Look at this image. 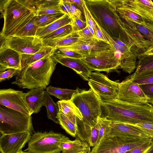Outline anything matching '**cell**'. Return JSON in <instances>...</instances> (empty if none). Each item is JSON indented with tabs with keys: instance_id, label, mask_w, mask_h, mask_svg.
Returning a JSON list of instances; mask_svg holds the SVG:
<instances>
[{
	"instance_id": "6da1fadb",
	"label": "cell",
	"mask_w": 153,
	"mask_h": 153,
	"mask_svg": "<svg viewBox=\"0 0 153 153\" xmlns=\"http://www.w3.org/2000/svg\"><path fill=\"white\" fill-rule=\"evenodd\" d=\"M70 100L78 108L82 119L76 123V138L90 148V138L92 128L97 124L102 114V101L91 89L88 90L76 88Z\"/></svg>"
},
{
	"instance_id": "7a4b0ae2",
	"label": "cell",
	"mask_w": 153,
	"mask_h": 153,
	"mask_svg": "<svg viewBox=\"0 0 153 153\" xmlns=\"http://www.w3.org/2000/svg\"><path fill=\"white\" fill-rule=\"evenodd\" d=\"M94 21L113 39L120 40L132 49V44L124 22L108 0H85Z\"/></svg>"
},
{
	"instance_id": "3957f363",
	"label": "cell",
	"mask_w": 153,
	"mask_h": 153,
	"mask_svg": "<svg viewBox=\"0 0 153 153\" xmlns=\"http://www.w3.org/2000/svg\"><path fill=\"white\" fill-rule=\"evenodd\" d=\"M0 4L4 19L0 35L5 38L15 36L37 15L35 0H4Z\"/></svg>"
},
{
	"instance_id": "277c9868",
	"label": "cell",
	"mask_w": 153,
	"mask_h": 153,
	"mask_svg": "<svg viewBox=\"0 0 153 153\" xmlns=\"http://www.w3.org/2000/svg\"><path fill=\"white\" fill-rule=\"evenodd\" d=\"M101 117L112 122L133 125L145 122L153 123V106L133 105L117 99L103 102Z\"/></svg>"
},
{
	"instance_id": "5b68a950",
	"label": "cell",
	"mask_w": 153,
	"mask_h": 153,
	"mask_svg": "<svg viewBox=\"0 0 153 153\" xmlns=\"http://www.w3.org/2000/svg\"><path fill=\"white\" fill-rule=\"evenodd\" d=\"M54 52L22 68L12 84L22 89H46L57 63L53 57Z\"/></svg>"
},
{
	"instance_id": "8992f818",
	"label": "cell",
	"mask_w": 153,
	"mask_h": 153,
	"mask_svg": "<svg viewBox=\"0 0 153 153\" xmlns=\"http://www.w3.org/2000/svg\"><path fill=\"white\" fill-rule=\"evenodd\" d=\"M31 116L0 104V132L7 134L33 130Z\"/></svg>"
},
{
	"instance_id": "52a82bcc",
	"label": "cell",
	"mask_w": 153,
	"mask_h": 153,
	"mask_svg": "<svg viewBox=\"0 0 153 153\" xmlns=\"http://www.w3.org/2000/svg\"><path fill=\"white\" fill-rule=\"evenodd\" d=\"M67 137L52 131L35 132L31 136L25 151L30 153H60V143Z\"/></svg>"
},
{
	"instance_id": "ba28073f",
	"label": "cell",
	"mask_w": 153,
	"mask_h": 153,
	"mask_svg": "<svg viewBox=\"0 0 153 153\" xmlns=\"http://www.w3.org/2000/svg\"><path fill=\"white\" fill-rule=\"evenodd\" d=\"M112 47L101 51L82 55L80 59L92 71L109 72L119 68L120 60Z\"/></svg>"
},
{
	"instance_id": "9c48e42d",
	"label": "cell",
	"mask_w": 153,
	"mask_h": 153,
	"mask_svg": "<svg viewBox=\"0 0 153 153\" xmlns=\"http://www.w3.org/2000/svg\"><path fill=\"white\" fill-rule=\"evenodd\" d=\"M151 138L137 139L108 137L97 146L93 147L91 153H126L148 142Z\"/></svg>"
},
{
	"instance_id": "30bf717a",
	"label": "cell",
	"mask_w": 153,
	"mask_h": 153,
	"mask_svg": "<svg viewBox=\"0 0 153 153\" xmlns=\"http://www.w3.org/2000/svg\"><path fill=\"white\" fill-rule=\"evenodd\" d=\"M88 81L91 88L103 102L117 99L119 83L111 80L98 71L91 72Z\"/></svg>"
},
{
	"instance_id": "8fae6325",
	"label": "cell",
	"mask_w": 153,
	"mask_h": 153,
	"mask_svg": "<svg viewBox=\"0 0 153 153\" xmlns=\"http://www.w3.org/2000/svg\"><path fill=\"white\" fill-rule=\"evenodd\" d=\"M0 46H6L22 54H33L45 45L36 36H13L6 38L0 35Z\"/></svg>"
},
{
	"instance_id": "7c38bea8",
	"label": "cell",
	"mask_w": 153,
	"mask_h": 153,
	"mask_svg": "<svg viewBox=\"0 0 153 153\" xmlns=\"http://www.w3.org/2000/svg\"><path fill=\"white\" fill-rule=\"evenodd\" d=\"M117 99L137 105H144L149 103L139 85L133 82L129 77L119 83Z\"/></svg>"
},
{
	"instance_id": "4fadbf2b",
	"label": "cell",
	"mask_w": 153,
	"mask_h": 153,
	"mask_svg": "<svg viewBox=\"0 0 153 153\" xmlns=\"http://www.w3.org/2000/svg\"><path fill=\"white\" fill-rule=\"evenodd\" d=\"M0 104L29 115L25 93L22 91L11 88L0 89Z\"/></svg>"
},
{
	"instance_id": "5bb4252c",
	"label": "cell",
	"mask_w": 153,
	"mask_h": 153,
	"mask_svg": "<svg viewBox=\"0 0 153 153\" xmlns=\"http://www.w3.org/2000/svg\"><path fill=\"white\" fill-rule=\"evenodd\" d=\"M31 132L26 131L15 133L2 134L0 137L1 153H18L31 137Z\"/></svg>"
},
{
	"instance_id": "9a60e30c",
	"label": "cell",
	"mask_w": 153,
	"mask_h": 153,
	"mask_svg": "<svg viewBox=\"0 0 153 153\" xmlns=\"http://www.w3.org/2000/svg\"><path fill=\"white\" fill-rule=\"evenodd\" d=\"M111 130L108 137H118L137 139L150 138L135 125L116 122L110 124Z\"/></svg>"
},
{
	"instance_id": "2e32d148",
	"label": "cell",
	"mask_w": 153,
	"mask_h": 153,
	"mask_svg": "<svg viewBox=\"0 0 153 153\" xmlns=\"http://www.w3.org/2000/svg\"><path fill=\"white\" fill-rule=\"evenodd\" d=\"M21 53L6 46L0 47V72L9 68H22Z\"/></svg>"
},
{
	"instance_id": "e0dca14e",
	"label": "cell",
	"mask_w": 153,
	"mask_h": 153,
	"mask_svg": "<svg viewBox=\"0 0 153 153\" xmlns=\"http://www.w3.org/2000/svg\"><path fill=\"white\" fill-rule=\"evenodd\" d=\"M53 57L57 63L72 69L84 80L88 81L92 71L80 59L70 58L54 53Z\"/></svg>"
},
{
	"instance_id": "ac0fdd59",
	"label": "cell",
	"mask_w": 153,
	"mask_h": 153,
	"mask_svg": "<svg viewBox=\"0 0 153 153\" xmlns=\"http://www.w3.org/2000/svg\"><path fill=\"white\" fill-rule=\"evenodd\" d=\"M39 87L30 90L25 93V98L30 109L29 115L39 112L43 106H45L46 91Z\"/></svg>"
},
{
	"instance_id": "d6986e66",
	"label": "cell",
	"mask_w": 153,
	"mask_h": 153,
	"mask_svg": "<svg viewBox=\"0 0 153 153\" xmlns=\"http://www.w3.org/2000/svg\"><path fill=\"white\" fill-rule=\"evenodd\" d=\"M120 4L141 16L148 22H153V8L145 4L143 0H118Z\"/></svg>"
},
{
	"instance_id": "ffe728a7",
	"label": "cell",
	"mask_w": 153,
	"mask_h": 153,
	"mask_svg": "<svg viewBox=\"0 0 153 153\" xmlns=\"http://www.w3.org/2000/svg\"><path fill=\"white\" fill-rule=\"evenodd\" d=\"M73 50L82 55L88 54L96 51H103L112 47L111 44L99 39L84 43L64 47Z\"/></svg>"
},
{
	"instance_id": "44dd1931",
	"label": "cell",
	"mask_w": 153,
	"mask_h": 153,
	"mask_svg": "<svg viewBox=\"0 0 153 153\" xmlns=\"http://www.w3.org/2000/svg\"><path fill=\"white\" fill-rule=\"evenodd\" d=\"M59 112L76 125L82 120V115L78 108L70 100H59L57 102Z\"/></svg>"
},
{
	"instance_id": "7402d4cb",
	"label": "cell",
	"mask_w": 153,
	"mask_h": 153,
	"mask_svg": "<svg viewBox=\"0 0 153 153\" xmlns=\"http://www.w3.org/2000/svg\"><path fill=\"white\" fill-rule=\"evenodd\" d=\"M86 42H88L84 41L79 38L77 32H73L63 38L56 40L45 42L43 43L45 45L56 48L69 47Z\"/></svg>"
},
{
	"instance_id": "603a6c76",
	"label": "cell",
	"mask_w": 153,
	"mask_h": 153,
	"mask_svg": "<svg viewBox=\"0 0 153 153\" xmlns=\"http://www.w3.org/2000/svg\"><path fill=\"white\" fill-rule=\"evenodd\" d=\"M72 19L65 14L62 17L50 25L42 27H39L36 36L42 39L46 36L57 29L67 25L71 24Z\"/></svg>"
},
{
	"instance_id": "cb8c5ba5",
	"label": "cell",
	"mask_w": 153,
	"mask_h": 153,
	"mask_svg": "<svg viewBox=\"0 0 153 153\" xmlns=\"http://www.w3.org/2000/svg\"><path fill=\"white\" fill-rule=\"evenodd\" d=\"M59 147L62 153H79L90 150V148L79 139L71 140L68 137L61 142Z\"/></svg>"
},
{
	"instance_id": "d4e9b609",
	"label": "cell",
	"mask_w": 153,
	"mask_h": 153,
	"mask_svg": "<svg viewBox=\"0 0 153 153\" xmlns=\"http://www.w3.org/2000/svg\"><path fill=\"white\" fill-rule=\"evenodd\" d=\"M55 48L45 45L38 52L33 54H22L21 55L22 68L36 62L55 51Z\"/></svg>"
},
{
	"instance_id": "484cf974",
	"label": "cell",
	"mask_w": 153,
	"mask_h": 153,
	"mask_svg": "<svg viewBox=\"0 0 153 153\" xmlns=\"http://www.w3.org/2000/svg\"><path fill=\"white\" fill-rule=\"evenodd\" d=\"M121 19L136 29L146 39L153 42V22L139 25L129 19Z\"/></svg>"
},
{
	"instance_id": "4316f807",
	"label": "cell",
	"mask_w": 153,
	"mask_h": 153,
	"mask_svg": "<svg viewBox=\"0 0 153 153\" xmlns=\"http://www.w3.org/2000/svg\"><path fill=\"white\" fill-rule=\"evenodd\" d=\"M46 91L49 95L53 96L60 100L68 101L71 100L72 95L76 89H63L49 86L46 88Z\"/></svg>"
},
{
	"instance_id": "83f0119b",
	"label": "cell",
	"mask_w": 153,
	"mask_h": 153,
	"mask_svg": "<svg viewBox=\"0 0 153 153\" xmlns=\"http://www.w3.org/2000/svg\"><path fill=\"white\" fill-rule=\"evenodd\" d=\"M138 59L137 65L134 74L153 70V55H146L142 54L138 56Z\"/></svg>"
},
{
	"instance_id": "f1b7e54d",
	"label": "cell",
	"mask_w": 153,
	"mask_h": 153,
	"mask_svg": "<svg viewBox=\"0 0 153 153\" xmlns=\"http://www.w3.org/2000/svg\"><path fill=\"white\" fill-rule=\"evenodd\" d=\"M45 95V106L46 108L47 117L56 123H59L58 115L59 110L58 105L53 102L50 95L46 91Z\"/></svg>"
},
{
	"instance_id": "f546056e",
	"label": "cell",
	"mask_w": 153,
	"mask_h": 153,
	"mask_svg": "<svg viewBox=\"0 0 153 153\" xmlns=\"http://www.w3.org/2000/svg\"><path fill=\"white\" fill-rule=\"evenodd\" d=\"M97 122L99 126V135L95 146L108 137L111 128L110 124L112 122L105 117H100Z\"/></svg>"
},
{
	"instance_id": "4dcf8cb0",
	"label": "cell",
	"mask_w": 153,
	"mask_h": 153,
	"mask_svg": "<svg viewBox=\"0 0 153 153\" xmlns=\"http://www.w3.org/2000/svg\"><path fill=\"white\" fill-rule=\"evenodd\" d=\"M74 32L71 24L62 27L46 36L42 39L43 42L63 38Z\"/></svg>"
},
{
	"instance_id": "1f68e13d",
	"label": "cell",
	"mask_w": 153,
	"mask_h": 153,
	"mask_svg": "<svg viewBox=\"0 0 153 153\" xmlns=\"http://www.w3.org/2000/svg\"><path fill=\"white\" fill-rule=\"evenodd\" d=\"M58 119L59 123L65 131L71 136L75 137L77 131V125L59 112Z\"/></svg>"
},
{
	"instance_id": "d6a6232c",
	"label": "cell",
	"mask_w": 153,
	"mask_h": 153,
	"mask_svg": "<svg viewBox=\"0 0 153 153\" xmlns=\"http://www.w3.org/2000/svg\"><path fill=\"white\" fill-rule=\"evenodd\" d=\"M37 15L34 16L14 36H36L39 27L36 22Z\"/></svg>"
},
{
	"instance_id": "836d02e7",
	"label": "cell",
	"mask_w": 153,
	"mask_h": 153,
	"mask_svg": "<svg viewBox=\"0 0 153 153\" xmlns=\"http://www.w3.org/2000/svg\"><path fill=\"white\" fill-rule=\"evenodd\" d=\"M65 14L62 13L41 15H37L36 22L39 27H43L59 19Z\"/></svg>"
},
{
	"instance_id": "e575fe53",
	"label": "cell",
	"mask_w": 153,
	"mask_h": 153,
	"mask_svg": "<svg viewBox=\"0 0 153 153\" xmlns=\"http://www.w3.org/2000/svg\"><path fill=\"white\" fill-rule=\"evenodd\" d=\"M132 81L138 85L153 83V70L134 74L129 76Z\"/></svg>"
},
{
	"instance_id": "d590c367",
	"label": "cell",
	"mask_w": 153,
	"mask_h": 153,
	"mask_svg": "<svg viewBox=\"0 0 153 153\" xmlns=\"http://www.w3.org/2000/svg\"><path fill=\"white\" fill-rule=\"evenodd\" d=\"M54 54L74 58L81 59L82 57V54L76 51L64 47L55 48Z\"/></svg>"
},
{
	"instance_id": "8d00e7d4",
	"label": "cell",
	"mask_w": 153,
	"mask_h": 153,
	"mask_svg": "<svg viewBox=\"0 0 153 153\" xmlns=\"http://www.w3.org/2000/svg\"><path fill=\"white\" fill-rule=\"evenodd\" d=\"M139 86L147 99L148 103L153 104V83L141 84Z\"/></svg>"
},
{
	"instance_id": "74e56055",
	"label": "cell",
	"mask_w": 153,
	"mask_h": 153,
	"mask_svg": "<svg viewBox=\"0 0 153 153\" xmlns=\"http://www.w3.org/2000/svg\"><path fill=\"white\" fill-rule=\"evenodd\" d=\"M79 38L86 42H91L96 40L95 36L90 31L87 27L82 30L76 32Z\"/></svg>"
},
{
	"instance_id": "f35d334b",
	"label": "cell",
	"mask_w": 153,
	"mask_h": 153,
	"mask_svg": "<svg viewBox=\"0 0 153 153\" xmlns=\"http://www.w3.org/2000/svg\"><path fill=\"white\" fill-rule=\"evenodd\" d=\"M62 13H64L60 9L59 4L54 6L36 9V14L37 15Z\"/></svg>"
},
{
	"instance_id": "ab89813d",
	"label": "cell",
	"mask_w": 153,
	"mask_h": 153,
	"mask_svg": "<svg viewBox=\"0 0 153 153\" xmlns=\"http://www.w3.org/2000/svg\"><path fill=\"white\" fill-rule=\"evenodd\" d=\"M153 145V140L151 139L148 142L134 148L126 153H146Z\"/></svg>"
},
{
	"instance_id": "60d3db41",
	"label": "cell",
	"mask_w": 153,
	"mask_h": 153,
	"mask_svg": "<svg viewBox=\"0 0 153 153\" xmlns=\"http://www.w3.org/2000/svg\"><path fill=\"white\" fill-rule=\"evenodd\" d=\"M36 9L54 6L59 4L60 0H35Z\"/></svg>"
},
{
	"instance_id": "b9f144b4",
	"label": "cell",
	"mask_w": 153,
	"mask_h": 153,
	"mask_svg": "<svg viewBox=\"0 0 153 153\" xmlns=\"http://www.w3.org/2000/svg\"><path fill=\"white\" fill-rule=\"evenodd\" d=\"M135 125L153 140V123L145 122Z\"/></svg>"
},
{
	"instance_id": "7bdbcfd3",
	"label": "cell",
	"mask_w": 153,
	"mask_h": 153,
	"mask_svg": "<svg viewBox=\"0 0 153 153\" xmlns=\"http://www.w3.org/2000/svg\"><path fill=\"white\" fill-rule=\"evenodd\" d=\"M20 70L9 68L3 72H0V82L10 79L13 76L17 75Z\"/></svg>"
},
{
	"instance_id": "ee69618b",
	"label": "cell",
	"mask_w": 153,
	"mask_h": 153,
	"mask_svg": "<svg viewBox=\"0 0 153 153\" xmlns=\"http://www.w3.org/2000/svg\"><path fill=\"white\" fill-rule=\"evenodd\" d=\"M71 25L74 32H76L82 30L86 27V22L83 20L77 18H71Z\"/></svg>"
},
{
	"instance_id": "f6af8a7d",
	"label": "cell",
	"mask_w": 153,
	"mask_h": 153,
	"mask_svg": "<svg viewBox=\"0 0 153 153\" xmlns=\"http://www.w3.org/2000/svg\"><path fill=\"white\" fill-rule=\"evenodd\" d=\"M83 13L86 23L89 24L93 28L95 34L96 23L85 3L84 6Z\"/></svg>"
},
{
	"instance_id": "bcb514c9",
	"label": "cell",
	"mask_w": 153,
	"mask_h": 153,
	"mask_svg": "<svg viewBox=\"0 0 153 153\" xmlns=\"http://www.w3.org/2000/svg\"><path fill=\"white\" fill-rule=\"evenodd\" d=\"M99 131V126L98 122L92 128L90 138V147L95 146L98 139Z\"/></svg>"
},
{
	"instance_id": "7dc6e473",
	"label": "cell",
	"mask_w": 153,
	"mask_h": 153,
	"mask_svg": "<svg viewBox=\"0 0 153 153\" xmlns=\"http://www.w3.org/2000/svg\"><path fill=\"white\" fill-rule=\"evenodd\" d=\"M82 11L75 4L71 3L70 10L71 17V18H77L83 20L82 16Z\"/></svg>"
},
{
	"instance_id": "c3c4849f",
	"label": "cell",
	"mask_w": 153,
	"mask_h": 153,
	"mask_svg": "<svg viewBox=\"0 0 153 153\" xmlns=\"http://www.w3.org/2000/svg\"><path fill=\"white\" fill-rule=\"evenodd\" d=\"M95 22L96 23L95 33L96 38L108 44H111L100 26L95 21Z\"/></svg>"
},
{
	"instance_id": "681fc988",
	"label": "cell",
	"mask_w": 153,
	"mask_h": 153,
	"mask_svg": "<svg viewBox=\"0 0 153 153\" xmlns=\"http://www.w3.org/2000/svg\"><path fill=\"white\" fill-rule=\"evenodd\" d=\"M67 1L71 3H73L76 5L83 13L84 6V0H67Z\"/></svg>"
},
{
	"instance_id": "f907efd6",
	"label": "cell",
	"mask_w": 153,
	"mask_h": 153,
	"mask_svg": "<svg viewBox=\"0 0 153 153\" xmlns=\"http://www.w3.org/2000/svg\"><path fill=\"white\" fill-rule=\"evenodd\" d=\"M143 54L146 55H153V45L150 47L147 51Z\"/></svg>"
},
{
	"instance_id": "816d5d0a",
	"label": "cell",
	"mask_w": 153,
	"mask_h": 153,
	"mask_svg": "<svg viewBox=\"0 0 153 153\" xmlns=\"http://www.w3.org/2000/svg\"><path fill=\"white\" fill-rule=\"evenodd\" d=\"M114 40L115 41V42L118 44H119L121 46H124V47H128L129 48H130L126 44L123 42L119 40H117L116 39H114Z\"/></svg>"
},
{
	"instance_id": "f5cc1de1",
	"label": "cell",
	"mask_w": 153,
	"mask_h": 153,
	"mask_svg": "<svg viewBox=\"0 0 153 153\" xmlns=\"http://www.w3.org/2000/svg\"><path fill=\"white\" fill-rule=\"evenodd\" d=\"M86 26L88 28L90 31L92 33L95 37V34L93 28L88 24L86 23Z\"/></svg>"
},
{
	"instance_id": "db71d44e",
	"label": "cell",
	"mask_w": 153,
	"mask_h": 153,
	"mask_svg": "<svg viewBox=\"0 0 153 153\" xmlns=\"http://www.w3.org/2000/svg\"><path fill=\"white\" fill-rule=\"evenodd\" d=\"M83 153H91L90 150H87L85 151Z\"/></svg>"
},
{
	"instance_id": "11a10c76",
	"label": "cell",
	"mask_w": 153,
	"mask_h": 153,
	"mask_svg": "<svg viewBox=\"0 0 153 153\" xmlns=\"http://www.w3.org/2000/svg\"><path fill=\"white\" fill-rule=\"evenodd\" d=\"M29 153L27 152H19V153Z\"/></svg>"
},
{
	"instance_id": "9f6ffc18",
	"label": "cell",
	"mask_w": 153,
	"mask_h": 153,
	"mask_svg": "<svg viewBox=\"0 0 153 153\" xmlns=\"http://www.w3.org/2000/svg\"><path fill=\"white\" fill-rule=\"evenodd\" d=\"M84 152H81L79 153H83Z\"/></svg>"
},
{
	"instance_id": "6f0895ef",
	"label": "cell",
	"mask_w": 153,
	"mask_h": 153,
	"mask_svg": "<svg viewBox=\"0 0 153 153\" xmlns=\"http://www.w3.org/2000/svg\"><path fill=\"white\" fill-rule=\"evenodd\" d=\"M152 2H153V0H152Z\"/></svg>"
},
{
	"instance_id": "680465c9",
	"label": "cell",
	"mask_w": 153,
	"mask_h": 153,
	"mask_svg": "<svg viewBox=\"0 0 153 153\" xmlns=\"http://www.w3.org/2000/svg\"></svg>"
}]
</instances>
